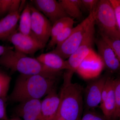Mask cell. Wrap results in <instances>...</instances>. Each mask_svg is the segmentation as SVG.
<instances>
[{
    "label": "cell",
    "instance_id": "9c48e42d",
    "mask_svg": "<svg viewBox=\"0 0 120 120\" xmlns=\"http://www.w3.org/2000/svg\"><path fill=\"white\" fill-rule=\"evenodd\" d=\"M30 9L31 33L45 46L50 38L52 24L42 13L31 4Z\"/></svg>",
    "mask_w": 120,
    "mask_h": 120
},
{
    "label": "cell",
    "instance_id": "4316f807",
    "mask_svg": "<svg viewBox=\"0 0 120 120\" xmlns=\"http://www.w3.org/2000/svg\"><path fill=\"white\" fill-rule=\"evenodd\" d=\"M99 0H81L82 7L89 11L90 13L95 11Z\"/></svg>",
    "mask_w": 120,
    "mask_h": 120
},
{
    "label": "cell",
    "instance_id": "ffe728a7",
    "mask_svg": "<svg viewBox=\"0 0 120 120\" xmlns=\"http://www.w3.org/2000/svg\"><path fill=\"white\" fill-rule=\"evenodd\" d=\"M22 0H0V19L9 13L19 11Z\"/></svg>",
    "mask_w": 120,
    "mask_h": 120
},
{
    "label": "cell",
    "instance_id": "4fadbf2b",
    "mask_svg": "<svg viewBox=\"0 0 120 120\" xmlns=\"http://www.w3.org/2000/svg\"><path fill=\"white\" fill-rule=\"evenodd\" d=\"M41 99H31L20 102L15 109L16 116L23 120H41Z\"/></svg>",
    "mask_w": 120,
    "mask_h": 120
},
{
    "label": "cell",
    "instance_id": "8992f818",
    "mask_svg": "<svg viewBox=\"0 0 120 120\" xmlns=\"http://www.w3.org/2000/svg\"><path fill=\"white\" fill-rule=\"evenodd\" d=\"M94 19L90 24L84 39L77 50L67 60V71L74 73L90 51L93 49L95 40Z\"/></svg>",
    "mask_w": 120,
    "mask_h": 120
},
{
    "label": "cell",
    "instance_id": "e0dca14e",
    "mask_svg": "<svg viewBox=\"0 0 120 120\" xmlns=\"http://www.w3.org/2000/svg\"><path fill=\"white\" fill-rule=\"evenodd\" d=\"M114 84L115 79H112L109 92L105 99L100 104V107L103 116L107 120H112L115 111L116 102Z\"/></svg>",
    "mask_w": 120,
    "mask_h": 120
},
{
    "label": "cell",
    "instance_id": "d6986e66",
    "mask_svg": "<svg viewBox=\"0 0 120 120\" xmlns=\"http://www.w3.org/2000/svg\"><path fill=\"white\" fill-rule=\"evenodd\" d=\"M19 25L17 31L24 34L30 35L31 34V14L30 4L26 5L21 12L20 15Z\"/></svg>",
    "mask_w": 120,
    "mask_h": 120
},
{
    "label": "cell",
    "instance_id": "836d02e7",
    "mask_svg": "<svg viewBox=\"0 0 120 120\" xmlns=\"http://www.w3.org/2000/svg\"><path fill=\"white\" fill-rule=\"evenodd\" d=\"M119 120H120V118H119Z\"/></svg>",
    "mask_w": 120,
    "mask_h": 120
},
{
    "label": "cell",
    "instance_id": "30bf717a",
    "mask_svg": "<svg viewBox=\"0 0 120 120\" xmlns=\"http://www.w3.org/2000/svg\"><path fill=\"white\" fill-rule=\"evenodd\" d=\"M32 5L49 20L52 26L60 19L69 17L59 1L56 0H32Z\"/></svg>",
    "mask_w": 120,
    "mask_h": 120
},
{
    "label": "cell",
    "instance_id": "2e32d148",
    "mask_svg": "<svg viewBox=\"0 0 120 120\" xmlns=\"http://www.w3.org/2000/svg\"><path fill=\"white\" fill-rule=\"evenodd\" d=\"M21 9L9 13L0 19V41H7L9 37L17 30Z\"/></svg>",
    "mask_w": 120,
    "mask_h": 120
},
{
    "label": "cell",
    "instance_id": "44dd1931",
    "mask_svg": "<svg viewBox=\"0 0 120 120\" xmlns=\"http://www.w3.org/2000/svg\"><path fill=\"white\" fill-rule=\"evenodd\" d=\"M73 25V24H72L67 27L54 38L51 39L47 44V49H52L55 46L64 42L69 37L72 32L74 28Z\"/></svg>",
    "mask_w": 120,
    "mask_h": 120
},
{
    "label": "cell",
    "instance_id": "277c9868",
    "mask_svg": "<svg viewBox=\"0 0 120 120\" xmlns=\"http://www.w3.org/2000/svg\"><path fill=\"white\" fill-rule=\"evenodd\" d=\"M94 19L100 35L120 39L115 12L110 0H99L94 11Z\"/></svg>",
    "mask_w": 120,
    "mask_h": 120
},
{
    "label": "cell",
    "instance_id": "5b68a950",
    "mask_svg": "<svg viewBox=\"0 0 120 120\" xmlns=\"http://www.w3.org/2000/svg\"><path fill=\"white\" fill-rule=\"evenodd\" d=\"M94 11L90 13L82 22L74 27L69 37L51 52L58 54L64 60L68 59L77 50L84 39L89 26L94 20Z\"/></svg>",
    "mask_w": 120,
    "mask_h": 120
},
{
    "label": "cell",
    "instance_id": "52a82bcc",
    "mask_svg": "<svg viewBox=\"0 0 120 120\" xmlns=\"http://www.w3.org/2000/svg\"><path fill=\"white\" fill-rule=\"evenodd\" d=\"M7 41L13 44L15 50L26 55L33 56L45 46L32 34H24L16 31Z\"/></svg>",
    "mask_w": 120,
    "mask_h": 120
},
{
    "label": "cell",
    "instance_id": "f1b7e54d",
    "mask_svg": "<svg viewBox=\"0 0 120 120\" xmlns=\"http://www.w3.org/2000/svg\"><path fill=\"white\" fill-rule=\"evenodd\" d=\"M7 115V110L0 109V120H9Z\"/></svg>",
    "mask_w": 120,
    "mask_h": 120
},
{
    "label": "cell",
    "instance_id": "83f0119b",
    "mask_svg": "<svg viewBox=\"0 0 120 120\" xmlns=\"http://www.w3.org/2000/svg\"><path fill=\"white\" fill-rule=\"evenodd\" d=\"M115 12L117 26L120 32V0H110Z\"/></svg>",
    "mask_w": 120,
    "mask_h": 120
},
{
    "label": "cell",
    "instance_id": "ba28073f",
    "mask_svg": "<svg viewBox=\"0 0 120 120\" xmlns=\"http://www.w3.org/2000/svg\"><path fill=\"white\" fill-rule=\"evenodd\" d=\"M105 68L100 56L92 49L81 62L75 72L83 79H93L98 77Z\"/></svg>",
    "mask_w": 120,
    "mask_h": 120
},
{
    "label": "cell",
    "instance_id": "cb8c5ba5",
    "mask_svg": "<svg viewBox=\"0 0 120 120\" xmlns=\"http://www.w3.org/2000/svg\"><path fill=\"white\" fill-rule=\"evenodd\" d=\"M114 90L116 105L112 120H117L120 116V78L115 79Z\"/></svg>",
    "mask_w": 120,
    "mask_h": 120
},
{
    "label": "cell",
    "instance_id": "484cf974",
    "mask_svg": "<svg viewBox=\"0 0 120 120\" xmlns=\"http://www.w3.org/2000/svg\"><path fill=\"white\" fill-rule=\"evenodd\" d=\"M81 120H107L103 115L97 112L94 110H85Z\"/></svg>",
    "mask_w": 120,
    "mask_h": 120
},
{
    "label": "cell",
    "instance_id": "f546056e",
    "mask_svg": "<svg viewBox=\"0 0 120 120\" xmlns=\"http://www.w3.org/2000/svg\"><path fill=\"white\" fill-rule=\"evenodd\" d=\"M14 47L10 46H4L0 45V56L9 50L12 49Z\"/></svg>",
    "mask_w": 120,
    "mask_h": 120
},
{
    "label": "cell",
    "instance_id": "d4e9b609",
    "mask_svg": "<svg viewBox=\"0 0 120 120\" xmlns=\"http://www.w3.org/2000/svg\"><path fill=\"white\" fill-rule=\"evenodd\" d=\"M100 35L101 38L112 48L120 63V39L110 38L105 35Z\"/></svg>",
    "mask_w": 120,
    "mask_h": 120
},
{
    "label": "cell",
    "instance_id": "e575fe53",
    "mask_svg": "<svg viewBox=\"0 0 120 120\" xmlns=\"http://www.w3.org/2000/svg\"></svg>",
    "mask_w": 120,
    "mask_h": 120
},
{
    "label": "cell",
    "instance_id": "1f68e13d",
    "mask_svg": "<svg viewBox=\"0 0 120 120\" xmlns=\"http://www.w3.org/2000/svg\"><path fill=\"white\" fill-rule=\"evenodd\" d=\"M9 120H22L21 118L17 116H16L13 117L12 118H10Z\"/></svg>",
    "mask_w": 120,
    "mask_h": 120
},
{
    "label": "cell",
    "instance_id": "6da1fadb",
    "mask_svg": "<svg viewBox=\"0 0 120 120\" xmlns=\"http://www.w3.org/2000/svg\"><path fill=\"white\" fill-rule=\"evenodd\" d=\"M56 79L40 75L20 74L7 100L20 103L31 99H41L55 89Z\"/></svg>",
    "mask_w": 120,
    "mask_h": 120
},
{
    "label": "cell",
    "instance_id": "d6a6232c",
    "mask_svg": "<svg viewBox=\"0 0 120 120\" xmlns=\"http://www.w3.org/2000/svg\"><path fill=\"white\" fill-rule=\"evenodd\" d=\"M56 120H64V119H63L62 118V117H61L59 115H58V114H57V116L56 118Z\"/></svg>",
    "mask_w": 120,
    "mask_h": 120
},
{
    "label": "cell",
    "instance_id": "3957f363",
    "mask_svg": "<svg viewBox=\"0 0 120 120\" xmlns=\"http://www.w3.org/2000/svg\"><path fill=\"white\" fill-rule=\"evenodd\" d=\"M0 66L24 75H40L57 79L62 72L47 68L37 58L28 56L13 49L9 50L0 56Z\"/></svg>",
    "mask_w": 120,
    "mask_h": 120
},
{
    "label": "cell",
    "instance_id": "7402d4cb",
    "mask_svg": "<svg viewBox=\"0 0 120 120\" xmlns=\"http://www.w3.org/2000/svg\"><path fill=\"white\" fill-rule=\"evenodd\" d=\"M73 19L65 17L60 19L53 24L51 29L50 38H53L62 30L68 26L74 24Z\"/></svg>",
    "mask_w": 120,
    "mask_h": 120
},
{
    "label": "cell",
    "instance_id": "5bb4252c",
    "mask_svg": "<svg viewBox=\"0 0 120 120\" xmlns=\"http://www.w3.org/2000/svg\"><path fill=\"white\" fill-rule=\"evenodd\" d=\"M60 97L56 88L41 101V120H56L58 113Z\"/></svg>",
    "mask_w": 120,
    "mask_h": 120
},
{
    "label": "cell",
    "instance_id": "603a6c76",
    "mask_svg": "<svg viewBox=\"0 0 120 120\" xmlns=\"http://www.w3.org/2000/svg\"><path fill=\"white\" fill-rule=\"evenodd\" d=\"M11 77L3 71H0V97L7 98Z\"/></svg>",
    "mask_w": 120,
    "mask_h": 120
},
{
    "label": "cell",
    "instance_id": "ac0fdd59",
    "mask_svg": "<svg viewBox=\"0 0 120 120\" xmlns=\"http://www.w3.org/2000/svg\"><path fill=\"white\" fill-rule=\"evenodd\" d=\"M58 1L69 17L73 19H82L81 0H60Z\"/></svg>",
    "mask_w": 120,
    "mask_h": 120
},
{
    "label": "cell",
    "instance_id": "4dcf8cb0",
    "mask_svg": "<svg viewBox=\"0 0 120 120\" xmlns=\"http://www.w3.org/2000/svg\"><path fill=\"white\" fill-rule=\"evenodd\" d=\"M7 98L0 97V109L6 110V101Z\"/></svg>",
    "mask_w": 120,
    "mask_h": 120
},
{
    "label": "cell",
    "instance_id": "7c38bea8",
    "mask_svg": "<svg viewBox=\"0 0 120 120\" xmlns=\"http://www.w3.org/2000/svg\"><path fill=\"white\" fill-rule=\"evenodd\" d=\"M95 42L98 51V54L103 61L105 68L112 72L120 71V61L109 45L101 38L97 39Z\"/></svg>",
    "mask_w": 120,
    "mask_h": 120
},
{
    "label": "cell",
    "instance_id": "8fae6325",
    "mask_svg": "<svg viewBox=\"0 0 120 120\" xmlns=\"http://www.w3.org/2000/svg\"><path fill=\"white\" fill-rule=\"evenodd\" d=\"M107 77L103 76L90 83L84 91L85 110H94L101 101L102 94Z\"/></svg>",
    "mask_w": 120,
    "mask_h": 120
},
{
    "label": "cell",
    "instance_id": "7a4b0ae2",
    "mask_svg": "<svg viewBox=\"0 0 120 120\" xmlns=\"http://www.w3.org/2000/svg\"><path fill=\"white\" fill-rule=\"evenodd\" d=\"M73 73L66 70L60 94L58 114L64 120H79L84 104L83 89L72 81Z\"/></svg>",
    "mask_w": 120,
    "mask_h": 120
},
{
    "label": "cell",
    "instance_id": "9a60e30c",
    "mask_svg": "<svg viewBox=\"0 0 120 120\" xmlns=\"http://www.w3.org/2000/svg\"><path fill=\"white\" fill-rule=\"evenodd\" d=\"M36 58L47 68L56 72H62L64 70L68 69L67 60L51 51L41 54Z\"/></svg>",
    "mask_w": 120,
    "mask_h": 120
}]
</instances>
